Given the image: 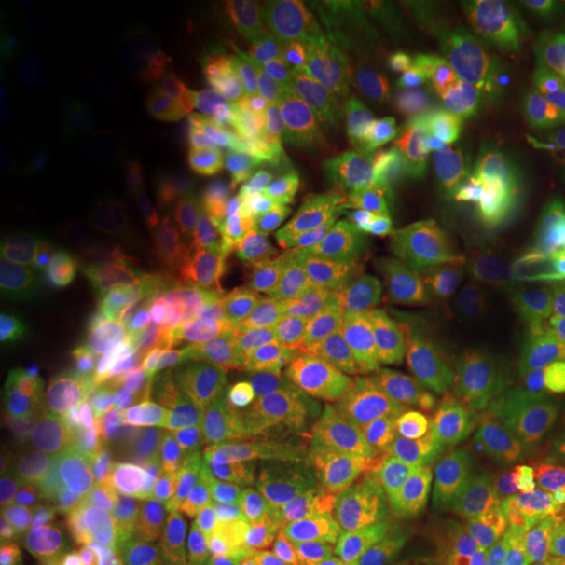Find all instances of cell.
Wrapping results in <instances>:
<instances>
[{"mask_svg":"<svg viewBox=\"0 0 565 565\" xmlns=\"http://www.w3.org/2000/svg\"><path fill=\"white\" fill-rule=\"evenodd\" d=\"M367 122L440 170H456L465 161L487 154L481 132L462 107L427 85H405L386 92L371 110Z\"/></svg>","mask_w":565,"mask_h":565,"instance_id":"obj_5","label":"cell"},{"mask_svg":"<svg viewBox=\"0 0 565 565\" xmlns=\"http://www.w3.org/2000/svg\"><path fill=\"white\" fill-rule=\"evenodd\" d=\"M57 148V126L51 110L17 104L3 117V170L29 177Z\"/></svg>","mask_w":565,"mask_h":565,"instance_id":"obj_13","label":"cell"},{"mask_svg":"<svg viewBox=\"0 0 565 565\" xmlns=\"http://www.w3.org/2000/svg\"><path fill=\"white\" fill-rule=\"evenodd\" d=\"M563 481H565V471H563Z\"/></svg>","mask_w":565,"mask_h":565,"instance_id":"obj_19","label":"cell"},{"mask_svg":"<svg viewBox=\"0 0 565 565\" xmlns=\"http://www.w3.org/2000/svg\"><path fill=\"white\" fill-rule=\"evenodd\" d=\"M440 330L452 349L487 364L544 362L556 345L541 308L509 292L471 255L446 280Z\"/></svg>","mask_w":565,"mask_h":565,"instance_id":"obj_3","label":"cell"},{"mask_svg":"<svg viewBox=\"0 0 565 565\" xmlns=\"http://www.w3.org/2000/svg\"><path fill=\"white\" fill-rule=\"evenodd\" d=\"M41 355V323L25 308L3 305L0 315V384L3 390L20 386Z\"/></svg>","mask_w":565,"mask_h":565,"instance_id":"obj_14","label":"cell"},{"mask_svg":"<svg viewBox=\"0 0 565 565\" xmlns=\"http://www.w3.org/2000/svg\"><path fill=\"white\" fill-rule=\"evenodd\" d=\"M282 226L296 262L321 292L343 296L359 286L364 252L343 204L323 195L321 189L292 192L282 207Z\"/></svg>","mask_w":565,"mask_h":565,"instance_id":"obj_6","label":"cell"},{"mask_svg":"<svg viewBox=\"0 0 565 565\" xmlns=\"http://www.w3.org/2000/svg\"><path fill=\"white\" fill-rule=\"evenodd\" d=\"M41 503V478L20 449L3 444L0 452V512L7 525H20L35 515Z\"/></svg>","mask_w":565,"mask_h":565,"instance_id":"obj_15","label":"cell"},{"mask_svg":"<svg viewBox=\"0 0 565 565\" xmlns=\"http://www.w3.org/2000/svg\"><path fill=\"white\" fill-rule=\"evenodd\" d=\"M286 362L262 315L233 299L204 302L185 327V408L195 422L262 408L282 393Z\"/></svg>","mask_w":565,"mask_h":565,"instance_id":"obj_1","label":"cell"},{"mask_svg":"<svg viewBox=\"0 0 565 565\" xmlns=\"http://www.w3.org/2000/svg\"><path fill=\"white\" fill-rule=\"evenodd\" d=\"M462 565H565V527L537 515H475Z\"/></svg>","mask_w":565,"mask_h":565,"instance_id":"obj_8","label":"cell"},{"mask_svg":"<svg viewBox=\"0 0 565 565\" xmlns=\"http://www.w3.org/2000/svg\"><path fill=\"white\" fill-rule=\"evenodd\" d=\"M82 88L104 107L129 110L145 95V73L122 44H95L79 61Z\"/></svg>","mask_w":565,"mask_h":565,"instance_id":"obj_12","label":"cell"},{"mask_svg":"<svg viewBox=\"0 0 565 565\" xmlns=\"http://www.w3.org/2000/svg\"><path fill=\"white\" fill-rule=\"evenodd\" d=\"M17 292H20V262L3 255V262H0V299L10 302Z\"/></svg>","mask_w":565,"mask_h":565,"instance_id":"obj_18","label":"cell"},{"mask_svg":"<svg viewBox=\"0 0 565 565\" xmlns=\"http://www.w3.org/2000/svg\"><path fill=\"white\" fill-rule=\"evenodd\" d=\"M471 258L481 264L493 280L503 282L509 292L534 305H537V292L544 286L550 267L556 264V255L534 236V230L527 226L515 204H505L500 211L493 230L481 239Z\"/></svg>","mask_w":565,"mask_h":565,"instance_id":"obj_10","label":"cell"},{"mask_svg":"<svg viewBox=\"0 0 565 565\" xmlns=\"http://www.w3.org/2000/svg\"><path fill=\"white\" fill-rule=\"evenodd\" d=\"M151 462L141 449H122L95 475V481L82 490L79 515L85 522H104L126 509L148 490Z\"/></svg>","mask_w":565,"mask_h":565,"instance_id":"obj_11","label":"cell"},{"mask_svg":"<svg viewBox=\"0 0 565 565\" xmlns=\"http://www.w3.org/2000/svg\"><path fill=\"white\" fill-rule=\"evenodd\" d=\"M54 223L63 248L88 267H120L145 239V211L136 185L117 167L79 161L54 189Z\"/></svg>","mask_w":565,"mask_h":565,"instance_id":"obj_4","label":"cell"},{"mask_svg":"<svg viewBox=\"0 0 565 565\" xmlns=\"http://www.w3.org/2000/svg\"><path fill=\"white\" fill-rule=\"evenodd\" d=\"M63 17L79 25H95V22L110 20V7L102 3H63Z\"/></svg>","mask_w":565,"mask_h":565,"instance_id":"obj_17","label":"cell"},{"mask_svg":"<svg viewBox=\"0 0 565 565\" xmlns=\"http://www.w3.org/2000/svg\"><path fill=\"white\" fill-rule=\"evenodd\" d=\"M377 565H430V505L415 481L393 478L371 497Z\"/></svg>","mask_w":565,"mask_h":565,"instance_id":"obj_9","label":"cell"},{"mask_svg":"<svg viewBox=\"0 0 565 565\" xmlns=\"http://www.w3.org/2000/svg\"><path fill=\"white\" fill-rule=\"evenodd\" d=\"M362 182L374 204L386 217L408 226L418 239L427 226L440 217L449 199V173L434 163L422 161L399 141H393L377 126H364L362 154Z\"/></svg>","mask_w":565,"mask_h":565,"instance_id":"obj_7","label":"cell"},{"mask_svg":"<svg viewBox=\"0 0 565 565\" xmlns=\"http://www.w3.org/2000/svg\"><path fill=\"white\" fill-rule=\"evenodd\" d=\"M537 308L550 323L556 343H565V264H559V258L550 267L544 286L537 292Z\"/></svg>","mask_w":565,"mask_h":565,"instance_id":"obj_16","label":"cell"},{"mask_svg":"<svg viewBox=\"0 0 565 565\" xmlns=\"http://www.w3.org/2000/svg\"><path fill=\"white\" fill-rule=\"evenodd\" d=\"M243 456L286 481H330L367 459L371 434L362 412L337 393H280L252 412L239 434Z\"/></svg>","mask_w":565,"mask_h":565,"instance_id":"obj_2","label":"cell"}]
</instances>
